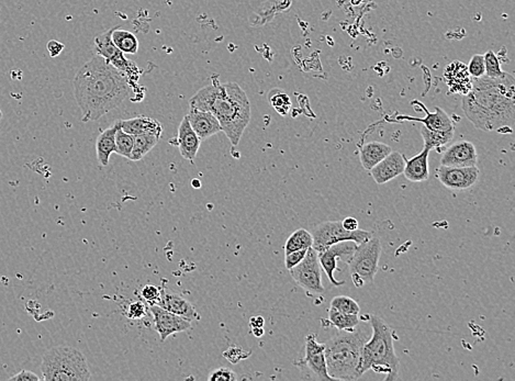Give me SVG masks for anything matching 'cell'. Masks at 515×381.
<instances>
[{
	"instance_id": "cell-5",
	"label": "cell",
	"mask_w": 515,
	"mask_h": 381,
	"mask_svg": "<svg viewBox=\"0 0 515 381\" xmlns=\"http://www.w3.org/2000/svg\"><path fill=\"white\" fill-rule=\"evenodd\" d=\"M372 334L363 347L361 376L366 371L387 373L385 380H398L400 360L393 346V331L385 320L377 315H370Z\"/></svg>"
},
{
	"instance_id": "cell-28",
	"label": "cell",
	"mask_w": 515,
	"mask_h": 381,
	"mask_svg": "<svg viewBox=\"0 0 515 381\" xmlns=\"http://www.w3.org/2000/svg\"><path fill=\"white\" fill-rule=\"evenodd\" d=\"M112 41L119 50L125 54H136L138 50V37L128 30L114 28L112 32Z\"/></svg>"
},
{
	"instance_id": "cell-17",
	"label": "cell",
	"mask_w": 515,
	"mask_h": 381,
	"mask_svg": "<svg viewBox=\"0 0 515 381\" xmlns=\"http://www.w3.org/2000/svg\"><path fill=\"white\" fill-rule=\"evenodd\" d=\"M157 306H160L163 309L175 313L179 317L186 319V320L195 321L200 320V315L195 309L190 302L187 301L186 299L179 296L174 291L168 290V288L161 289L160 300L157 301Z\"/></svg>"
},
{
	"instance_id": "cell-29",
	"label": "cell",
	"mask_w": 515,
	"mask_h": 381,
	"mask_svg": "<svg viewBox=\"0 0 515 381\" xmlns=\"http://www.w3.org/2000/svg\"><path fill=\"white\" fill-rule=\"evenodd\" d=\"M314 245V237L306 229H298L292 233L284 244V255L299 250H308Z\"/></svg>"
},
{
	"instance_id": "cell-1",
	"label": "cell",
	"mask_w": 515,
	"mask_h": 381,
	"mask_svg": "<svg viewBox=\"0 0 515 381\" xmlns=\"http://www.w3.org/2000/svg\"><path fill=\"white\" fill-rule=\"evenodd\" d=\"M74 96L82 120L97 121L130 97V80L102 56H93L75 75Z\"/></svg>"
},
{
	"instance_id": "cell-30",
	"label": "cell",
	"mask_w": 515,
	"mask_h": 381,
	"mask_svg": "<svg viewBox=\"0 0 515 381\" xmlns=\"http://www.w3.org/2000/svg\"><path fill=\"white\" fill-rule=\"evenodd\" d=\"M329 321L338 331H353L359 324V317L329 308Z\"/></svg>"
},
{
	"instance_id": "cell-15",
	"label": "cell",
	"mask_w": 515,
	"mask_h": 381,
	"mask_svg": "<svg viewBox=\"0 0 515 381\" xmlns=\"http://www.w3.org/2000/svg\"><path fill=\"white\" fill-rule=\"evenodd\" d=\"M478 156L475 145L469 141L456 142L444 149L441 165L449 167H470L477 166Z\"/></svg>"
},
{
	"instance_id": "cell-44",
	"label": "cell",
	"mask_w": 515,
	"mask_h": 381,
	"mask_svg": "<svg viewBox=\"0 0 515 381\" xmlns=\"http://www.w3.org/2000/svg\"><path fill=\"white\" fill-rule=\"evenodd\" d=\"M264 324H265V320H264V317H260V315H258V317H252L250 319V326L252 328H264Z\"/></svg>"
},
{
	"instance_id": "cell-10",
	"label": "cell",
	"mask_w": 515,
	"mask_h": 381,
	"mask_svg": "<svg viewBox=\"0 0 515 381\" xmlns=\"http://www.w3.org/2000/svg\"><path fill=\"white\" fill-rule=\"evenodd\" d=\"M292 279L295 280L301 288L310 293H324L321 277V265L319 254L314 248H308L305 259L291 270H289Z\"/></svg>"
},
{
	"instance_id": "cell-39",
	"label": "cell",
	"mask_w": 515,
	"mask_h": 381,
	"mask_svg": "<svg viewBox=\"0 0 515 381\" xmlns=\"http://www.w3.org/2000/svg\"><path fill=\"white\" fill-rule=\"evenodd\" d=\"M308 250H299V251L291 252V253L284 255V265L288 270H291L293 267L297 266L306 256Z\"/></svg>"
},
{
	"instance_id": "cell-32",
	"label": "cell",
	"mask_w": 515,
	"mask_h": 381,
	"mask_svg": "<svg viewBox=\"0 0 515 381\" xmlns=\"http://www.w3.org/2000/svg\"><path fill=\"white\" fill-rule=\"evenodd\" d=\"M329 308L344 312V313H348V315H359V312H361L359 304L351 297L347 296L334 297L331 300Z\"/></svg>"
},
{
	"instance_id": "cell-41",
	"label": "cell",
	"mask_w": 515,
	"mask_h": 381,
	"mask_svg": "<svg viewBox=\"0 0 515 381\" xmlns=\"http://www.w3.org/2000/svg\"><path fill=\"white\" fill-rule=\"evenodd\" d=\"M9 380L16 381H39L41 380L40 377L35 375V373L30 371H21L20 373H16L15 376L10 377Z\"/></svg>"
},
{
	"instance_id": "cell-23",
	"label": "cell",
	"mask_w": 515,
	"mask_h": 381,
	"mask_svg": "<svg viewBox=\"0 0 515 381\" xmlns=\"http://www.w3.org/2000/svg\"><path fill=\"white\" fill-rule=\"evenodd\" d=\"M120 128L131 136L153 134L161 138L163 132L162 124L153 118L146 115H138L128 120H120Z\"/></svg>"
},
{
	"instance_id": "cell-13",
	"label": "cell",
	"mask_w": 515,
	"mask_h": 381,
	"mask_svg": "<svg viewBox=\"0 0 515 381\" xmlns=\"http://www.w3.org/2000/svg\"><path fill=\"white\" fill-rule=\"evenodd\" d=\"M153 321H154L155 330L160 335L161 342H165L176 333H181L192 328L190 321L179 317V315L172 313L168 310L163 309L157 304H151L150 307Z\"/></svg>"
},
{
	"instance_id": "cell-24",
	"label": "cell",
	"mask_w": 515,
	"mask_h": 381,
	"mask_svg": "<svg viewBox=\"0 0 515 381\" xmlns=\"http://www.w3.org/2000/svg\"><path fill=\"white\" fill-rule=\"evenodd\" d=\"M120 128V120L114 121L109 128L102 131L97 138V160L101 166H108L110 155L116 153V133Z\"/></svg>"
},
{
	"instance_id": "cell-22",
	"label": "cell",
	"mask_w": 515,
	"mask_h": 381,
	"mask_svg": "<svg viewBox=\"0 0 515 381\" xmlns=\"http://www.w3.org/2000/svg\"><path fill=\"white\" fill-rule=\"evenodd\" d=\"M432 149L424 147L422 152L415 155V158L406 160L404 175L409 182L421 183L428 180L430 177L428 171V155Z\"/></svg>"
},
{
	"instance_id": "cell-11",
	"label": "cell",
	"mask_w": 515,
	"mask_h": 381,
	"mask_svg": "<svg viewBox=\"0 0 515 381\" xmlns=\"http://www.w3.org/2000/svg\"><path fill=\"white\" fill-rule=\"evenodd\" d=\"M357 245L359 244L354 241H343V242L336 243L334 245L329 246L327 250L319 254L320 265H321L322 270H324L327 278H329L331 285L334 286V287H340V286L345 284V281H338V280L335 279L334 272L338 270V259L343 261L344 264H350Z\"/></svg>"
},
{
	"instance_id": "cell-18",
	"label": "cell",
	"mask_w": 515,
	"mask_h": 381,
	"mask_svg": "<svg viewBox=\"0 0 515 381\" xmlns=\"http://www.w3.org/2000/svg\"><path fill=\"white\" fill-rule=\"evenodd\" d=\"M187 118H188L189 124L195 131L197 136L199 138L200 141L209 139L211 136L221 132L220 123L211 112L190 108Z\"/></svg>"
},
{
	"instance_id": "cell-35",
	"label": "cell",
	"mask_w": 515,
	"mask_h": 381,
	"mask_svg": "<svg viewBox=\"0 0 515 381\" xmlns=\"http://www.w3.org/2000/svg\"><path fill=\"white\" fill-rule=\"evenodd\" d=\"M251 354H252L251 351H245L242 346L232 345L224 353V357L233 365H237L241 360L250 357Z\"/></svg>"
},
{
	"instance_id": "cell-43",
	"label": "cell",
	"mask_w": 515,
	"mask_h": 381,
	"mask_svg": "<svg viewBox=\"0 0 515 381\" xmlns=\"http://www.w3.org/2000/svg\"><path fill=\"white\" fill-rule=\"evenodd\" d=\"M343 227L347 231H356L359 229V221L353 216H348L344 221H342Z\"/></svg>"
},
{
	"instance_id": "cell-36",
	"label": "cell",
	"mask_w": 515,
	"mask_h": 381,
	"mask_svg": "<svg viewBox=\"0 0 515 381\" xmlns=\"http://www.w3.org/2000/svg\"><path fill=\"white\" fill-rule=\"evenodd\" d=\"M468 72L473 78L482 77L486 75V66H485V57L480 54H476L470 59L468 64Z\"/></svg>"
},
{
	"instance_id": "cell-34",
	"label": "cell",
	"mask_w": 515,
	"mask_h": 381,
	"mask_svg": "<svg viewBox=\"0 0 515 381\" xmlns=\"http://www.w3.org/2000/svg\"><path fill=\"white\" fill-rule=\"evenodd\" d=\"M483 57H485V66H486V76L490 78H500L507 74L501 70L497 54L488 51L483 55Z\"/></svg>"
},
{
	"instance_id": "cell-8",
	"label": "cell",
	"mask_w": 515,
	"mask_h": 381,
	"mask_svg": "<svg viewBox=\"0 0 515 381\" xmlns=\"http://www.w3.org/2000/svg\"><path fill=\"white\" fill-rule=\"evenodd\" d=\"M312 237H314V245L312 248L321 254L329 246L334 245L336 243L343 241H354L357 244L364 243L370 240L372 233L370 231L357 229L356 231H347L343 227L341 221H327L318 224L312 230Z\"/></svg>"
},
{
	"instance_id": "cell-26",
	"label": "cell",
	"mask_w": 515,
	"mask_h": 381,
	"mask_svg": "<svg viewBox=\"0 0 515 381\" xmlns=\"http://www.w3.org/2000/svg\"><path fill=\"white\" fill-rule=\"evenodd\" d=\"M419 132L424 140V147L443 153L445 147L451 143V140L454 139L455 130L433 131L422 126L419 128Z\"/></svg>"
},
{
	"instance_id": "cell-37",
	"label": "cell",
	"mask_w": 515,
	"mask_h": 381,
	"mask_svg": "<svg viewBox=\"0 0 515 381\" xmlns=\"http://www.w3.org/2000/svg\"><path fill=\"white\" fill-rule=\"evenodd\" d=\"M237 379V373L226 367L215 369L208 376V380L209 381H235Z\"/></svg>"
},
{
	"instance_id": "cell-6",
	"label": "cell",
	"mask_w": 515,
	"mask_h": 381,
	"mask_svg": "<svg viewBox=\"0 0 515 381\" xmlns=\"http://www.w3.org/2000/svg\"><path fill=\"white\" fill-rule=\"evenodd\" d=\"M41 371V379L46 381H87L91 379L85 355L74 347L51 349L43 356Z\"/></svg>"
},
{
	"instance_id": "cell-46",
	"label": "cell",
	"mask_w": 515,
	"mask_h": 381,
	"mask_svg": "<svg viewBox=\"0 0 515 381\" xmlns=\"http://www.w3.org/2000/svg\"><path fill=\"white\" fill-rule=\"evenodd\" d=\"M192 185L195 187V188H200V187H201L199 179L197 178H195L194 180H192Z\"/></svg>"
},
{
	"instance_id": "cell-2",
	"label": "cell",
	"mask_w": 515,
	"mask_h": 381,
	"mask_svg": "<svg viewBox=\"0 0 515 381\" xmlns=\"http://www.w3.org/2000/svg\"><path fill=\"white\" fill-rule=\"evenodd\" d=\"M462 109L473 126L486 132L512 133L514 124V78L488 76L473 78L471 89L462 99Z\"/></svg>"
},
{
	"instance_id": "cell-20",
	"label": "cell",
	"mask_w": 515,
	"mask_h": 381,
	"mask_svg": "<svg viewBox=\"0 0 515 381\" xmlns=\"http://www.w3.org/2000/svg\"><path fill=\"white\" fill-rule=\"evenodd\" d=\"M444 77L446 80L451 93L467 95L471 89V76L468 72L467 66L460 62H453L446 70L444 71Z\"/></svg>"
},
{
	"instance_id": "cell-4",
	"label": "cell",
	"mask_w": 515,
	"mask_h": 381,
	"mask_svg": "<svg viewBox=\"0 0 515 381\" xmlns=\"http://www.w3.org/2000/svg\"><path fill=\"white\" fill-rule=\"evenodd\" d=\"M366 335L361 331H338L324 343L327 369L332 380H356L361 377V363Z\"/></svg>"
},
{
	"instance_id": "cell-47",
	"label": "cell",
	"mask_w": 515,
	"mask_h": 381,
	"mask_svg": "<svg viewBox=\"0 0 515 381\" xmlns=\"http://www.w3.org/2000/svg\"><path fill=\"white\" fill-rule=\"evenodd\" d=\"M1 119H3V112H1V109H0V121H1Z\"/></svg>"
},
{
	"instance_id": "cell-27",
	"label": "cell",
	"mask_w": 515,
	"mask_h": 381,
	"mask_svg": "<svg viewBox=\"0 0 515 381\" xmlns=\"http://www.w3.org/2000/svg\"><path fill=\"white\" fill-rule=\"evenodd\" d=\"M134 143H133L132 152H131L130 160L138 162L145 156L152 149L156 147L160 141V136L153 134H138L133 136Z\"/></svg>"
},
{
	"instance_id": "cell-12",
	"label": "cell",
	"mask_w": 515,
	"mask_h": 381,
	"mask_svg": "<svg viewBox=\"0 0 515 381\" xmlns=\"http://www.w3.org/2000/svg\"><path fill=\"white\" fill-rule=\"evenodd\" d=\"M296 365L302 371H309L312 377L319 380H332L329 376L324 354V344L316 340V334H309L305 345V357Z\"/></svg>"
},
{
	"instance_id": "cell-3",
	"label": "cell",
	"mask_w": 515,
	"mask_h": 381,
	"mask_svg": "<svg viewBox=\"0 0 515 381\" xmlns=\"http://www.w3.org/2000/svg\"><path fill=\"white\" fill-rule=\"evenodd\" d=\"M189 104L190 108L211 112L231 145H239L251 121L250 100L239 84H210L200 89Z\"/></svg>"
},
{
	"instance_id": "cell-25",
	"label": "cell",
	"mask_w": 515,
	"mask_h": 381,
	"mask_svg": "<svg viewBox=\"0 0 515 381\" xmlns=\"http://www.w3.org/2000/svg\"><path fill=\"white\" fill-rule=\"evenodd\" d=\"M391 152H392V149L381 142L374 141L366 143L359 149L361 166L366 171H370L374 165H377Z\"/></svg>"
},
{
	"instance_id": "cell-40",
	"label": "cell",
	"mask_w": 515,
	"mask_h": 381,
	"mask_svg": "<svg viewBox=\"0 0 515 381\" xmlns=\"http://www.w3.org/2000/svg\"><path fill=\"white\" fill-rule=\"evenodd\" d=\"M146 315V307L145 304L141 301H134L129 306L128 311H127V317L129 319H134V320H138L142 317H145Z\"/></svg>"
},
{
	"instance_id": "cell-33",
	"label": "cell",
	"mask_w": 515,
	"mask_h": 381,
	"mask_svg": "<svg viewBox=\"0 0 515 381\" xmlns=\"http://www.w3.org/2000/svg\"><path fill=\"white\" fill-rule=\"evenodd\" d=\"M269 102L278 113L282 115H287L291 107L289 96L282 91H273L269 96Z\"/></svg>"
},
{
	"instance_id": "cell-21",
	"label": "cell",
	"mask_w": 515,
	"mask_h": 381,
	"mask_svg": "<svg viewBox=\"0 0 515 381\" xmlns=\"http://www.w3.org/2000/svg\"><path fill=\"white\" fill-rule=\"evenodd\" d=\"M415 104H419V107H422V109L425 111V117L423 119L415 117H408V115H400L397 118V120L392 121H401V120H409L415 121V122L422 123V126L425 128L430 129L433 131H451L455 130L453 122H451V118L447 115L446 112L444 111L441 108H436L435 111L430 112L425 108L424 104L421 102H415Z\"/></svg>"
},
{
	"instance_id": "cell-31",
	"label": "cell",
	"mask_w": 515,
	"mask_h": 381,
	"mask_svg": "<svg viewBox=\"0 0 515 381\" xmlns=\"http://www.w3.org/2000/svg\"><path fill=\"white\" fill-rule=\"evenodd\" d=\"M134 138L131 134L127 133L123 129L119 128L116 133V153L123 158L130 160L131 152H132Z\"/></svg>"
},
{
	"instance_id": "cell-9",
	"label": "cell",
	"mask_w": 515,
	"mask_h": 381,
	"mask_svg": "<svg viewBox=\"0 0 515 381\" xmlns=\"http://www.w3.org/2000/svg\"><path fill=\"white\" fill-rule=\"evenodd\" d=\"M114 28L107 30L104 33H101V35L95 37V48H96L97 54L102 56L108 63L116 67L118 71L127 75L130 83L138 82L142 74L141 70L138 68L136 63L127 59L125 53L114 44V41H112V32H114Z\"/></svg>"
},
{
	"instance_id": "cell-45",
	"label": "cell",
	"mask_w": 515,
	"mask_h": 381,
	"mask_svg": "<svg viewBox=\"0 0 515 381\" xmlns=\"http://www.w3.org/2000/svg\"><path fill=\"white\" fill-rule=\"evenodd\" d=\"M252 333L254 334L256 337H262V336L264 335V333H265V331H264L263 328H252Z\"/></svg>"
},
{
	"instance_id": "cell-14",
	"label": "cell",
	"mask_w": 515,
	"mask_h": 381,
	"mask_svg": "<svg viewBox=\"0 0 515 381\" xmlns=\"http://www.w3.org/2000/svg\"><path fill=\"white\" fill-rule=\"evenodd\" d=\"M479 173L480 171L477 166L449 167L441 165L437 169V177L442 185L449 189L465 190L477 183Z\"/></svg>"
},
{
	"instance_id": "cell-16",
	"label": "cell",
	"mask_w": 515,
	"mask_h": 381,
	"mask_svg": "<svg viewBox=\"0 0 515 381\" xmlns=\"http://www.w3.org/2000/svg\"><path fill=\"white\" fill-rule=\"evenodd\" d=\"M406 160V156L401 153L391 152L370 169V175L378 185L387 184L404 174Z\"/></svg>"
},
{
	"instance_id": "cell-7",
	"label": "cell",
	"mask_w": 515,
	"mask_h": 381,
	"mask_svg": "<svg viewBox=\"0 0 515 381\" xmlns=\"http://www.w3.org/2000/svg\"><path fill=\"white\" fill-rule=\"evenodd\" d=\"M383 246L378 237L372 235L370 240L357 245L348 267L354 285L361 288L366 284H372L379 267V259Z\"/></svg>"
},
{
	"instance_id": "cell-42",
	"label": "cell",
	"mask_w": 515,
	"mask_h": 381,
	"mask_svg": "<svg viewBox=\"0 0 515 381\" xmlns=\"http://www.w3.org/2000/svg\"><path fill=\"white\" fill-rule=\"evenodd\" d=\"M46 48H48V53H50V55L52 56V57H56V56L61 54V52L64 50V44L59 42V41L51 40L50 42L48 43V46H46Z\"/></svg>"
},
{
	"instance_id": "cell-19",
	"label": "cell",
	"mask_w": 515,
	"mask_h": 381,
	"mask_svg": "<svg viewBox=\"0 0 515 381\" xmlns=\"http://www.w3.org/2000/svg\"><path fill=\"white\" fill-rule=\"evenodd\" d=\"M176 140H177V147L181 156L189 162H194L197 153L199 151L201 141L189 124L187 115L183 117L181 124L178 127L177 139Z\"/></svg>"
},
{
	"instance_id": "cell-38",
	"label": "cell",
	"mask_w": 515,
	"mask_h": 381,
	"mask_svg": "<svg viewBox=\"0 0 515 381\" xmlns=\"http://www.w3.org/2000/svg\"><path fill=\"white\" fill-rule=\"evenodd\" d=\"M161 288L154 285L144 286L141 290V297L150 304H156L160 300Z\"/></svg>"
}]
</instances>
